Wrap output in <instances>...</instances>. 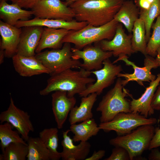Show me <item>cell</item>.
<instances>
[{"label": "cell", "instance_id": "cell-32", "mask_svg": "<svg viewBox=\"0 0 160 160\" xmlns=\"http://www.w3.org/2000/svg\"><path fill=\"white\" fill-rule=\"evenodd\" d=\"M153 32L147 43L146 53L154 57L157 55V50L160 47V15L152 25Z\"/></svg>", "mask_w": 160, "mask_h": 160}, {"label": "cell", "instance_id": "cell-19", "mask_svg": "<svg viewBox=\"0 0 160 160\" xmlns=\"http://www.w3.org/2000/svg\"><path fill=\"white\" fill-rule=\"evenodd\" d=\"M160 83V73L157 76L156 79L150 82L149 86L141 96L137 99L131 97L130 110L131 112L140 114L148 118L154 113L151 107V103L156 89Z\"/></svg>", "mask_w": 160, "mask_h": 160}, {"label": "cell", "instance_id": "cell-38", "mask_svg": "<svg viewBox=\"0 0 160 160\" xmlns=\"http://www.w3.org/2000/svg\"><path fill=\"white\" fill-rule=\"evenodd\" d=\"M134 2L140 9H148L151 4L147 0H135Z\"/></svg>", "mask_w": 160, "mask_h": 160}, {"label": "cell", "instance_id": "cell-9", "mask_svg": "<svg viewBox=\"0 0 160 160\" xmlns=\"http://www.w3.org/2000/svg\"><path fill=\"white\" fill-rule=\"evenodd\" d=\"M103 64V67L101 68L91 71L97 79L93 83L88 85L85 90L79 94L80 97L86 96L93 93L100 95L104 89L114 83L118 75L122 71L120 65L113 64L109 59L104 60Z\"/></svg>", "mask_w": 160, "mask_h": 160}, {"label": "cell", "instance_id": "cell-20", "mask_svg": "<svg viewBox=\"0 0 160 160\" xmlns=\"http://www.w3.org/2000/svg\"><path fill=\"white\" fill-rule=\"evenodd\" d=\"M87 24L86 22H79L74 19L70 21H67L62 20L41 19L35 17L26 21H19L15 26L19 28L38 26L56 29L63 28L69 31H77Z\"/></svg>", "mask_w": 160, "mask_h": 160}, {"label": "cell", "instance_id": "cell-25", "mask_svg": "<svg viewBox=\"0 0 160 160\" xmlns=\"http://www.w3.org/2000/svg\"><path fill=\"white\" fill-rule=\"evenodd\" d=\"M70 130L73 134L74 142L87 141L93 136L96 135L100 129L93 118L81 123L71 125Z\"/></svg>", "mask_w": 160, "mask_h": 160}, {"label": "cell", "instance_id": "cell-40", "mask_svg": "<svg viewBox=\"0 0 160 160\" xmlns=\"http://www.w3.org/2000/svg\"><path fill=\"white\" fill-rule=\"evenodd\" d=\"M156 56V57L155 59V61L158 67H160V47L157 50Z\"/></svg>", "mask_w": 160, "mask_h": 160}, {"label": "cell", "instance_id": "cell-42", "mask_svg": "<svg viewBox=\"0 0 160 160\" xmlns=\"http://www.w3.org/2000/svg\"><path fill=\"white\" fill-rule=\"evenodd\" d=\"M64 2L65 4L68 6H69L75 0H64Z\"/></svg>", "mask_w": 160, "mask_h": 160}, {"label": "cell", "instance_id": "cell-30", "mask_svg": "<svg viewBox=\"0 0 160 160\" xmlns=\"http://www.w3.org/2000/svg\"><path fill=\"white\" fill-rule=\"evenodd\" d=\"M14 127L9 123L5 122L0 125V146L2 153L10 144L14 143H27L17 131L13 130Z\"/></svg>", "mask_w": 160, "mask_h": 160}, {"label": "cell", "instance_id": "cell-18", "mask_svg": "<svg viewBox=\"0 0 160 160\" xmlns=\"http://www.w3.org/2000/svg\"><path fill=\"white\" fill-rule=\"evenodd\" d=\"M70 132L68 129L63 132L61 158L63 160H85L90 152V144L87 141H81L78 145H75L73 139L68 135Z\"/></svg>", "mask_w": 160, "mask_h": 160}, {"label": "cell", "instance_id": "cell-14", "mask_svg": "<svg viewBox=\"0 0 160 160\" xmlns=\"http://www.w3.org/2000/svg\"><path fill=\"white\" fill-rule=\"evenodd\" d=\"M52 94V110L57 128L62 129L69 113L75 106L76 99L74 97H68L66 91H57Z\"/></svg>", "mask_w": 160, "mask_h": 160}, {"label": "cell", "instance_id": "cell-12", "mask_svg": "<svg viewBox=\"0 0 160 160\" xmlns=\"http://www.w3.org/2000/svg\"><path fill=\"white\" fill-rule=\"evenodd\" d=\"M0 121L2 124L7 122L15 128L21 137L27 141L30 132L34 131L30 116L28 113L17 107L10 96V103L7 109L0 114Z\"/></svg>", "mask_w": 160, "mask_h": 160}, {"label": "cell", "instance_id": "cell-4", "mask_svg": "<svg viewBox=\"0 0 160 160\" xmlns=\"http://www.w3.org/2000/svg\"><path fill=\"white\" fill-rule=\"evenodd\" d=\"M124 87L122 79L118 77L114 87L103 97L96 109L101 113V123L111 121L119 113L131 112L130 101L126 98L131 95Z\"/></svg>", "mask_w": 160, "mask_h": 160}, {"label": "cell", "instance_id": "cell-34", "mask_svg": "<svg viewBox=\"0 0 160 160\" xmlns=\"http://www.w3.org/2000/svg\"><path fill=\"white\" fill-rule=\"evenodd\" d=\"M16 4L22 8L31 9L38 1L41 0H6Z\"/></svg>", "mask_w": 160, "mask_h": 160}, {"label": "cell", "instance_id": "cell-24", "mask_svg": "<svg viewBox=\"0 0 160 160\" xmlns=\"http://www.w3.org/2000/svg\"><path fill=\"white\" fill-rule=\"evenodd\" d=\"M140 9L132 0H126L122 4L114 19L121 23L130 33L135 22L139 18Z\"/></svg>", "mask_w": 160, "mask_h": 160}, {"label": "cell", "instance_id": "cell-5", "mask_svg": "<svg viewBox=\"0 0 160 160\" xmlns=\"http://www.w3.org/2000/svg\"><path fill=\"white\" fill-rule=\"evenodd\" d=\"M155 128L152 125H142L129 134L110 139L109 143L114 147L125 148L129 153L130 160H132L148 149Z\"/></svg>", "mask_w": 160, "mask_h": 160}, {"label": "cell", "instance_id": "cell-26", "mask_svg": "<svg viewBox=\"0 0 160 160\" xmlns=\"http://www.w3.org/2000/svg\"><path fill=\"white\" fill-rule=\"evenodd\" d=\"M58 129L52 127L45 128L39 133V137L49 151L50 160H59L60 152L57 150L58 145Z\"/></svg>", "mask_w": 160, "mask_h": 160}, {"label": "cell", "instance_id": "cell-23", "mask_svg": "<svg viewBox=\"0 0 160 160\" xmlns=\"http://www.w3.org/2000/svg\"><path fill=\"white\" fill-rule=\"evenodd\" d=\"M97 95L93 93L81 97L80 105L75 106L69 113L68 121L70 125L92 118V109Z\"/></svg>", "mask_w": 160, "mask_h": 160}, {"label": "cell", "instance_id": "cell-2", "mask_svg": "<svg viewBox=\"0 0 160 160\" xmlns=\"http://www.w3.org/2000/svg\"><path fill=\"white\" fill-rule=\"evenodd\" d=\"M91 71L81 68L78 70L68 69L52 75L47 80L46 86L39 92L45 96L57 91H66L68 97L79 94L87 88L88 85L95 82V79L90 77Z\"/></svg>", "mask_w": 160, "mask_h": 160}, {"label": "cell", "instance_id": "cell-36", "mask_svg": "<svg viewBox=\"0 0 160 160\" xmlns=\"http://www.w3.org/2000/svg\"><path fill=\"white\" fill-rule=\"evenodd\" d=\"M151 107L154 111H160V83L153 96L151 102Z\"/></svg>", "mask_w": 160, "mask_h": 160}, {"label": "cell", "instance_id": "cell-11", "mask_svg": "<svg viewBox=\"0 0 160 160\" xmlns=\"http://www.w3.org/2000/svg\"><path fill=\"white\" fill-rule=\"evenodd\" d=\"M71 50L72 58L76 60L82 59L83 62L81 68L89 71L101 68L103 61L113 55L112 52L103 50L98 42L95 43L94 45H87L83 50L74 47H72Z\"/></svg>", "mask_w": 160, "mask_h": 160}, {"label": "cell", "instance_id": "cell-7", "mask_svg": "<svg viewBox=\"0 0 160 160\" xmlns=\"http://www.w3.org/2000/svg\"><path fill=\"white\" fill-rule=\"evenodd\" d=\"M156 118H148L139 113L121 112L117 114L111 121L100 123V129L105 132L115 131L118 136L129 134L137 127L144 125L156 124Z\"/></svg>", "mask_w": 160, "mask_h": 160}, {"label": "cell", "instance_id": "cell-44", "mask_svg": "<svg viewBox=\"0 0 160 160\" xmlns=\"http://www.w3.org/2000/svg\"><path fill=\"white\" fill-rule=\"evenodd\" d=\"M159 1H160V0H159Z\"/></svg>", "mask_w": 160, "mask_h": 160}, {"label": "cell", "instance_id": "cell-10", "mask_svg": "<svg viewBox=\"0 0 160 160\" xmlns=\"http://www.w3.org/2000/svg\"><path fill=\"white\" fill-rule=\"evenodd\" d=\"M33 15L41 19L73 20L75 14L72 9L61 0H41L31 9Z\"/></svg>", "mask_w": 160, "mask_h": 160}, {"label": "cell", "instance_id": "cell-15", "mask_svg": "<svg viewBox=\"0 0 160 160\" xmlns=\"http://www.w3.org/2000/svg\"><path fill=\"white\" fill-rule=\"evenodd\" d=\"M17 54L24 56H35L44 27L38 26L23 27Z\"/></svg>", "mask_w": 160, "mask_h": 160}, {"label": "cell", "instance_id": "cell-31", "mask_svg": "<svg viewBox=\"0 0 160 160\" xmlns=\"http://www.w3.org/2000/svg\"><path fill=\"white\" fill-rule=\"evenodd\" d=\"M27 143H12L0 154V160H25L28 154Z\"/></svg>", "mask_w": 160, "mask_h": 160}, {"label": "cell", "instance_id": "cell-1", "mask_svg": "<svg viewBox=\"0 0 160 160\" xmlns=\"http://www.w3.org/2000/svg\"><path fill=\"white\" fill-rule=\"evenodd\" d=\"M126 0H75L68 6L79 22L98 26L114 19Z\"/></svg>", "mask_w": 160, "mask_h": 160}, {"label": "cell", "instance_id": "cell-29", "mask_svg": "<svg viewBox=\"0 0 160 160\" xmlns=\"http://www.w3.org/2000/svg\"><path fill=\"white\" fill-rule=\"evenodd\" d=\"M140 10L139 18L144 22L146 31V39L148 43L150 37L151 30L153 21L160 15L159 0H154L148 9Z\"/></svg>", "mask_w": 160, "mask_h": 160}, {"label": "cell", "instance_id": "cell-43", "mask_svg": "<svg viewBox=\"0 0 160 160\" xmlns=\"http://www.w3.org/2000/svg\"><path fill=\"white\" fill-rule=\"evenodd\" d=\"M151 4L152 3H153L154 0H147Z\"/></svg>", "mask_w": 160, "mask_h": 160}, {"label": "cell", "instance_id": "cell-17", "mask_svg": "<svg viewBox=\"0 0 160 160\" xmlns=\"http://www.w3.org/2000/svg\"><path fill=\"white\" fill-rule=\"evenodd\" d=\"M21 32V28L10 25L0 20V49L4 50L5 57L12 58L16 54Z\"/></svg>", "mask_w": 160, "mask_h": 160}, {"label": "cell", "instance_id": "cell-39", "mask_svg": "<svg viewBox=\"0 0 160 160\" xmlns=\"http://www.w3.org/2000/svg\"><path fill=\"white\" fill-rule=\"evenodd\" d=\"M151 152L149 154L148 159L149 160H160V151L155 148L151 150Z\"/></svg>", "mask_w": 160, "mask_h": 160}, {"label": "cell", "instance_id": "cell-8", "mask_svg": "<svg viewBox=\"0 0 160 160\" xmlns=\"http://www.w3.org/2000/svg\"><path fill=\"white\" fill-rule=\"evenodd\" d=\"M144 61V66L142 67L137 66L134 62L129 60L128 56L124 54H121L118 58L113 63V64L120 61L124 62L126 65L131 66L134 69L132 73H119L117 77H123L124 80H122V83L124 86L126 85L129 82L135 81L140 85L144 86L143 82H150L155 80L156 76L153 74L151 70L152 69L156 68L158 67L155 59L149 55L145 56Z\"/></svg>", "mask_w": 160, "mask_h": 160}, {"label": "cell", "instance_id": "cell-35", "mask_svg": "<svg viewBox=\"0 0 160 160\" xmlns=\"http://www.w3.org/2000/svg\"><path fill=\"white\" fill-rule=\"evenodd\" d=\"M160 147V127L155 128L154 135L151 140L148 149L151 150Z\"/></svg>", "mask_w": 160, "mask_h": 160}, {"label": "cell", "instance_id": "cell-21", "mask_svg": "<svg viewBox=\"0 0 160 160\" xmlns=\"http://www.w3.org/2000/svg\"><path fill=\"white\" fill-rule=\"evenodd\" d=\"M6 0H0V18L4 22L15 26L19 21H26L33 15L31 10L23 9L18 5L9 4Z\"/></svg>", "mask_w": 160, "mask_h": 160}, {"label": "cell", "instance_id": "cell-28", "mask_svg": "<svg viewBox=\"0 0 160 160\" xmlns=\"http://www.w3.org/2000/svg\"><path fill=\"white\" fill-rule=\"evenodd\" d=\"M28 160H49V150L39 137H29L27 140Z\"/></svg>", "mask_w": 160, "mask_h": 160}, {"label": "cell", "instance_id": "cell-3", "mask_svg": "<svg viewBox=\"0 0 160 160\" xmlns=\"http://www.w3.org/2000/svg\"><path fill=\"white\" fill-rule=\"evenodd\" d=\"M119 23L113 19L102 25L95 26L87 24L77 31L69 30L62 40L63 43H72L74 48L82 49L87 45L103 40H111L114 37Z\"/></svg>", "mask_w": 160, "mask_h": 160}, {"label": "cell", "instance_id": "cell-27", "mask_svg": "<svg viewBox=\"0 0 160 160\" xmlns=\"http://www.w3.org/2000/svg\"><path fill=\"white\" fill-rule=\"evenodd\" d=\"M132 32L131 42L133 51L135 53L140 52L145 56L147 55L145 26L144 22L140 18L135 22Z\"/></svg>", "mask_w": 160, "mask_h": 160}, {"label": "cell", "instance_id": "cell-33", "mask_svg": "<svg viewBox=\"0 0 160 160\" xmlns=\"http://www.w3.org/2000/svg\"><path fill=\"white\" fill-rule=\"evenodd\" d=\"M104 160H130L128 151L124 148L115 146L113 149L111 155Z\"/></svg>", "mask_w": 160, "mask_h": 160}, {"label": "cell", "instance_id": "cell-16", "mask_svg": "<svg viewBox=\"0 0 160 160\" xmlns=\"http://www.w3.org/2000/svg\"><path fill=\"white\" fill-rule=\"evenodd\" d=\"M12 59L15 71L22 76L31 77L49 73V70L35 56H24L16 54Z\"/></svg>", "mask_w": 160, "mask_h": 160}, {"label": "cell", "instance_id": "cell-22", "mask_svg": "<svg viewBox=\"0 0 160 160\" xmlns=\"http://www.w3.org/2000/svg\"><path fill=\"white\" fill-rule=\"evenodd\" d=\"M68 31L69 30L64 29L44 27L35 52L39 53L46 48L61 49L63 44L62 40Z\"/></svg>", "mask_w": 160, "mask_h": 160}, {"label": "cell", "instance_id": "cell-6", "mask_svg": "<svg viewBox=\"0 0 160 160\" xmlns=\"http://www.w3.org/2000/svg\"><path fill=\"white\" fill-rule=\"evenodd\" d=\"M64 44L61 49L41 52L35 55L49 70L50 76L68 69L81 68L82 63L72 57L71 43Z\"/></svg>", "mask_w": 160, "mask_h": 160}, {"label": "cell", "instance_id": "cell-13", "mask_svg": "<svg viewBox=\"0 0 160 160\" xmlns=\"http://www.w3.org/2000/svg\"><path fill=\"white\" fill-rule=\"evenodd\" d=\"M132 37L131 33L129 35L125 33L123 25L119 23L112 39L103 40L98 43L103 50L112 52L114 57H118L121 54L130 56L135 53L132 47Z\"/></svg>", "mask_w": 160, "mask_h": 160}, {"label": "cell", "instance_id": "cell-37", "mask_svg": "<svg viewBox=\"0 0 160 160\" xmlns=\"http://www.w3.org/2000/svg\"><path fill=\"white\" fill-rule=\"evenodd\" d=\"M105 151L103 150H100L97 151H94L91 156L87 157L85 160H99L105 156Z\"/></svg>", "mask_w": 160, "mask_h": 160}, {"label": "cell", "instance_id": "cell-41", "mask_svg": "<svg viewBox=\"0 0 160 160\" xmlns=\"http://www.w3.org/2000/svg\"><path fill=\"white\" fill-rule=\"evenodd\" d=\"M5 57L4 50L0 49V64H2L4 62V57Z\"/></svg>", "mask_w": 160, "mask_h": 160}]
</instances>
